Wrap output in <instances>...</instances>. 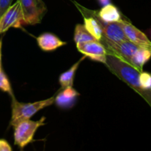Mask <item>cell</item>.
Wrapping results in <instances>:
<instances>
[{
  "instance_id": "6da1fadb",
  "label": "cell",
  "mask_w": 151,
  "mask_h": 151,
  "mask_svg": "<svg viewBox=\"0 0 151 151\" xmlns=\"http://www.w3.org/2000/svg\"><path fill=\"white\" fill-rule=\"evenodd\" d=\"M12 116L10 125L14 128L16 125L23 121L29 119L34 114L41 109L51 106L54 103L55 97H50L47 100L37 101L35 103H20L16 100L12 94Z\"/></svg>"
},
{
  "instance_id": "7a4b0ae2",
  "label": "cell",
  "mask_w": 151,
  "mask_h": 151,
  "mask_svg": "<svg viewBox=\"0 0 151 151\" xmlns=\"http://www.w3.org/2000/svg\"><path fill=\"white\" fill-rule=\"evenodd\" d=\"M45 119L44 116L37 121L27 119L16 125L14 127V144L21 149L26 147L33 140L38 128L45 125Z\"/></svg>"
},
{
  "instance_id": "3957f363",
  "label": "cell",
  "mask_w": 151,
  "mask_h": 151,
  "mask_svg": "<svg viewBox=\"0 0 151 151\" xmlns=\"http://www.w3.org/2000/svg\"><path fill=\"white\" fill-rule=\"evenodd\" d=\"M22 7L24 22L26 24L41 23L47 11L43 0H19Z\"/></svg>"
},
{
  "instance_id": "277c9868",
  "label": "cell",
  "mask_w": 151,
  "mask_h": 151,
  "mask_svg": "<svg viewBox=\"0 0 151 151\" xmlns=\"http://www.w3.org/2000/svg\"><path fill=\"white\" fill-rule=\"evenodd\" d=\"M23 24L24 22L22 7L20 2L17 0L15 4L10 5L0 18V34L5 32L10 27H21Z\"/></svg>"
},
{
  "instance_id": "5b68a950",
  "label": "cell",
  "mask_w": 151,
  "mask_h": 151,
  "mask_svg": "<svg viewBox=\"0 0 151 151\" xmlns=\"http://www.w3.org/2000/svg\"><path fill=\"white\" fill-rule=\"evenodd\" d=\"M77 49L80 52L83 54L86 57L91 58L95 61L101 63H107V50L103 44L99 41H90L77 44Z\"/></svg>"
},
{
  "instance_id": "8992f818",
  "label": "cell",
  "mask_w": 151,
  "mask_h": 151,
  "mask_svg": "<svg viewBox=\"0 0 151 151\" xmlns=\"http://www.w3.org/2000/svg\"><path fill=\"white\" fill-rule=\"evenodd\" d=\"M121 21L117 22L106 23L100 19L98 20L103 30V37L105 38V41L107 46L119 44L122 41L128 40L124 32Z\"/></svg>"
},
{
  "instance_id": "52a82bcc",
  "label": "cell",
  "mask_w": 151,
  "mask_h": 151,
  "mask_svg": "<svg viewBox=\"0 0 151 151\" xmlns=\"http://www.w3.org/2000/svg\"><path fill=\"white\" fill-rule=\"evenodd\" d=\"M121 22L124 32L128 41H131L139 47L146 48L151 51V41L144 32L137 29L130 22L123 20Z\"/></svg>"
},
{
  "instance_id": "ba28073f",
  "label": "cell",
  "mask_w": 151,
  "mask_h": 151,
  "mask_svg": "<svg viewBox=\"0 0 151 151\" xmlns=\"http://www.w3.org/2000/svg\"><path fill=\"white\" fill-rule=\"evenodd\" d=\"M107 47L109 50H111L114 53L116 57L128 63L134 53L140 47L128 40L122 41L119 44L108 45Z\"/></svg>"
},
{
  "instance_id": "9c48e42d",
  "label": "cell",
  "mask_w": 151,
  "mask_h": 151,
  "mask_svg": "<svg viewBox=\"0 0 151 151\" xmlns=\"http://www.w3.org/2000/svg\"><path fill=\"white\" fill-rule=\"evenodd\" d=\"M38 46L43 51H54L58 48L66 45V42L61 41L58 37L50 32H44L37 38Z\"/></svg>"
},
{
  "instance_id": "30bf717a",
  "label": "cell",
  "mask_w": 151,
  "mask_h": 151,
  "mask_svg": "<svg viewBox=\"0 0 151 151\" xmlns=\"http://www.w3.org/2000/svg\"><path fill=\"white\" fill-rule=\"evenodd\" d=\"M79 93L72 87L63 88L55 98V103L61 109H70L75 104Z\"/></svg>"
},
{
  "instance_id": "8fae6325",
  "label": "cell",
  "mask_w": 151,
  "mask_h": 151,
  "mask_svg": "<svg viewBox=\"0 0 151 151\" xmlns=\"http://www.w3.org/2000/svg\"><path fill=\"white\" fill-rule=\"evenodd\" d=\"M99 19L106 23L120 22L121 19L120 12L119 11L116 6L112 4H109L102 7L98 13Z\"/></svg>"
},
{
  "instance_id": "7c38bea8",
  "label": "cell",
  "mask_w": 151,
  "mask_h": 151,
  "mask_svg": "<svg viewBox=\"0 0 151 151\" xmlns=\"http://www.w3.org/2000/svg\"><path fill=\"white\" fill-rule=\"evenodd\" d=\"M151 58V51L143 47H139L134 54L130 60V64L138 69L139 72H142L144 65Z\"/></svg>"
},
{
  "instance_id": "4fadbf2b",
  "label": "cell",
  "mask_w": 151,
  "mask_h": 151,
  "mask_svg": "<svg viewBox=\"0 0 151 151\" xmlns=\"http://www.w3.org/2000/svg\"><path fill=\"white\" fill-rule=\"evenodd\" d=\"M84 27L88 32L95 38L100 41L103 38V30L101 25L97 19L94 17H84Z\"/></svg>"
},
{
  "instance_id": "5bb4252c",
  "label": "cell",
  "mask_w": 151,
  "mask_h": 151,
  "mask_svg": "<svg viewBox=\"0 0 151 151\" xmlns=\"http://www.w3.org/2000/svg\"><path fill=\"white\" fill-rule=\"evenodd\" d=\"M86 56H84L82 59L75 63L69 70L66 71L60 75V78H59V83H60V86H61V88H67V87H72L73 86L74 83V78H75V73L78 69V66H79L80 63L85 58Z\"/></svg>"
},
{
  "instance_id": "9a60e30c",
  "label": "cell",
  "mask_w": 151,
  "mask_h": 151,
  "mask_svg": "<svg viewBox=\"0 0 151 151\" xmlns=\"http://www.w3.org/2000/svg\"><path fill=\"white\" fill-rule=\"evenodd\" d=\"M94 40L96 39L88 32L83 24H78L75 26V33H74V41L75 44H77L81 42H86V41H94Z\"/></svg>"
},
{
  "instance_id": "2e32d148",
  "label": "cell",
  "mask_w": 151,
  "mask_h": 151,
  "mask_svg": "<svg viewBox=\"0 0 151 151\" xmlns=\"http://www.w3.org/2000/svg\"><path fill=\"white\" fill-rule=\"evenodd\" d=\"M139 79L140 85L143 89L146 91H151V75L150 73L141 72Z\"/></svg>"
},
{
  "instance_id": "e0dca14e",
  "label": "cell",
  "mask_w": 151,
  "mask_h": 151,
  "mask_svg": "<svg viewBox=\"0 0 151 151\" xmlns=\"http://www.w3.org/2000/svg\"><path fill=\"white\" fill-rule=\"evenodd\" d=\"M0 89L4 92H7L12 95V88L10 81L2 70L0 71Z\"/></svg>"
},
{
  "instance_id": "ac0fdd59",
  "label": "cell",
  "mask_w": 151,
  "mask_h": 151,
  "mask_svg": "<svg viewBox=\"0 0 151 151\" xmlns=\"http://www.w3.org/2000/svg\"><path fill=\"white\" fill-rule=\"evenodd\" d=\"M13 0H0V18L10 7Z\"/></svg>"
},
{
  "instance_id": "d6986e66",
  "label": "cell",
  "mask_w": 151,
  "mask_h": 151,
  "mask_svg": "<svg viewBox=\"0 0 151 151\" xmlns=\"http://www.w3.org/2000/svg\"><path fill=\"white\" fill-rule=\"evenodd\" d=\"M12 147L6 140L0 139V151H11Z\"/></svg>"
},
{
  "instance_id": "ffe728a7",
  "label": "cell",
  "mask_w": 151,
  "mask_h": 151,
  "mask_svg": "<svg viewBox=\"0 0 151 151\" xmlns=\"http://www.w3.org/2000/svg\"><path fill=\"white\" fill-rule=\"evenodd\" d=\"M98 2L100 3V4L101 6H105V5H107V4H110L111 3V0H97Z\"/></svg>"
},
{
  "instance_id": "44dd1931",
  "label": "cell",
  "mask_w": 151,
  "mask_h": 151,
  "mask_svg": "<svg viewBox=\"0 0 151 151\" xmlns=\"http://www.w3.org/2000/svg\"><path fill=\"white\" fill-rule=\"evenodd\" d=\"M1 40L0 39V71L1 70Z\"/></svg>"
},
{
  "instance_id": "7402d4cb",
  "label": "cell",
  "mask_w": 151,
  "mask_h": 151,
  "mask_svg": "<svg viewBox=\"0 0 151 151\" xmlns=\"http://www.w3.org/2000/svg\"><path fill=\"white\" fill-rule=\"evenodd\" d=\"M150 37H151V30H150Z\"/></svg>"
}]
</instances>
